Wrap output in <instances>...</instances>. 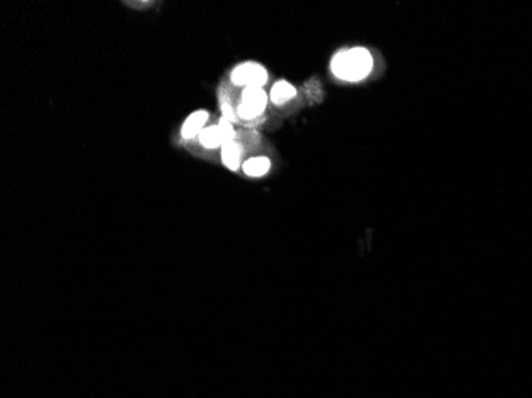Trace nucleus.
I'll use <instances>...</instances> for the list:
<instances>
[{
	"mask_svg": "<svg viewBox=\"0 0 532 398\" xmlns=\"http://www.w3.org/2000/svg\"><path fill=\"white\" fill-rule=\"evenodd\" d=\"M373 58L365 48L340 51L331 59V72L346 81H360L371 72Z\"/></svg>",
	"mask_w": 532,
	"mask_h": 398,
	"instance_id": "f257e3e1",
	"label": "nucleus"
},
{
	"mask_svg": "<svg viewBox=\"0 0 532 398\" xmlns=\"http://www.w3.org/2000/svg\"><path fill=\"white\" fill-rule=\"evenodd\" d=\"M266 104H268V94L265 93L263 88L249 86V88L243 91L241 104L238 107V115L244 120H254L263 114Z\"/></svg>",
	"mask_w": 532,
	"mask_h": 398,
	"instance_id": "f03ea898",
	"label": "nucleus"
},
{
	"mask_svg": "<svg viewBox=\"0 0 532 398\" xmlns=\"http://www.w3.org/2000/svg\"><path fill=\"white\" fill-rule=\"evenodd\" d=\"M232 80L234 85H244L245 88H249V86L263 88L266 81H268V72H266L263 65L255 63H244L233 70Z\"/></svg>",
	"mask_w": 532,
	"mask_h": 398,
	"instance_id": "7ed1b4c3",
	"label": "nucleus"
},
{
	"mask_svg": "<svg viewBox=\"0 0 532 398\" xmlns=\"http://www.w3.org/2000/svg\"><path fill=\"white\" fill-rule=\"evenodd\" d=\"M209 118V114L206 110H198L185 120V123L182 126V137L183 139H192V137L201 134L204 129V125Z\"/></svg>",
	"mask_w": 532,
	"mask_h": 398,
	"instance_id": "20e7f679",
	"label": "nucleus"
},
{
	"mask_svg": "<svg viewBox=\"0 0 532 398\" xmlns=\"http://www.w3.org/2000/svg\"><path fill=\"white\" fill-rule=\"evenodd\" d=\"M241 156H243V150L241 145L238 142H227V144L222 145V158H223V165L232 171H238L239 166H241Z\"/></svg>",
	"mask_w": 532,
	"mask_h": 398,
	"instance_id": "39448f33",
	"label": "nucleus"
},
{
	"mask_svg": "<svg viewBox=\"0 0 532 398\" xmlns=\"http://www.w3.org/2000/svg\"><path fill=\"white\" fill-rule=\"evenodd\" d=\"M271 163L266 156H255L244 163L243 171L250 177H262L269 171Z\"/></svg>",
	"mask_w": 532,
	"mask_h": 398,
	"instance_id": "423d86ee",
	"label": "nucleus"
},
{
	"mask_svg": "<svg viewBox=\"0 0 532 398\" xmlns=\"http://www.w3.org/2000/svg\"><path fill=\"white\" fill-rule=\"evenodd\" d=\"M295 94L296 91L290 83H287V81H278V83L273 86V90H271L269 98L274 104H284V102H287L294 98Z\"/></svg>",
	"mask_w": 532,
	"mask_h": 398,
	"instance_id": "0eeeda50",
	"label": "nucleus"
},
{
	"mask_svg": "<svg viewBox=\"0 0 532 398\" xmlns=\"http://www.w3.org/2000/svg\"><path fill=\"white\" fill-rule=\"evenodd\" d=\"M199 142H201V145L206 147V149H216L218 145H223V139L222 136H220L217 126L204 127L201 134H199Z\"/></svg>",
	"mask_w": 532,
	"mask_h": 398,
	"instance_id": "6e6552de",
	"label": "nucleus"
},
{
	"mask_svg": "<svg viewBox=\"0 0 532 398\" xmlns=\"http://www.w3.org/2000/svg\"><path fill=\"white\" fill-rule=\"evenodd\" d=\"M217 127H218V131H220V136H222V139H223V144L234 140V129H233L232 123H229L227 118L220 120Z\"/></svg>",
	"mask_w": 532,
	"mask_h": 398,
	"instance_id": "1a4fd4ad",
	"label": "nucleus"
}]
</instances>
